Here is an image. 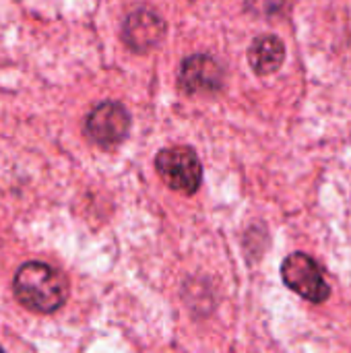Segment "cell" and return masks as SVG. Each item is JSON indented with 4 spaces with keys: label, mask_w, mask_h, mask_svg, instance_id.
<instances>
[{
    "label": "cell",
    "mask_w": 351,
    "mask_h": 353,
    "mask_svg": "<svg viewBox=\"0 0 351 353\" xmlns=\"http://www.w3.org/2000/svg\"><path fill=\"white\" fill-rule=\"evenodd\" d=\"M12 290L25 308L39 314L56 312L68 298L66 277L56 267L39 261L25 263L17 271Z\"/></svg>",
    "instance_id": "6da1fadb"
},
{
    "label": "cell",
    "mask_w": 351,
    "mask_h": 353,
    "mask_svg": "<svg viewBox=\"0 0 351 353\" xmlns=\"http://www.w3.org/2000/svg\"><path fill=\"white\" fill-rule=\"evenodd\" d=\"M155 168L161 180L176 192L194 194L203 182V165L190 147H170L159 151Z\"/></svg>",
    "instance_id": "7a4b0ae2"
},
{
    "label": "cell",
    "mask_w": 351,
    "mask_h": 353,
    "mask_svg": "<svg viewBox=\"0 0 351 353\" xmlns=\"http://www.w3.org/2000/svg\"><path fill=\"white\" fill-rule=\"evenodd\" d=\"M281 279L292 292L300 294L312 304H323L331 296V288L325 281L319 265L304 252H294L283 261Z\"/></svg>",
    "instance_id": "3957f363"
},
{
    "label": "cell",
    "mask_w": 351,
    "mask_h": 353,
    "mask_svg": "<svg viewBox=\"0 0 351 353\" xmlns=\"http://www.w3.org/2000/svg\"><path fill=\"white\" fill-rule=\"evenodd\" d=\"M85 130L93 143L101 147H116L130 130V114L118 101L97 103L87 116Z\"/></svg>",
    "instance_id": "277c9868"
},
{
    "label": "cell",
    "mask_w": 351,
    "mask_h": 353,
    "mask_svg": "<svg viewBox=\"0 0 351 353\" xmlns=\"http://www.w3.org/2000/svg\"><path fill=\"white\" fill-rule=\"evenodd\" d=\"M178 83L188 95L215 93L223 85V68L209 54H192L182 62Z\"/></svg>",
    "instance_id": "5b68a950"
},
{
    "label": "cell",
    "mask_w": 351,
    "mask_h": 353,
    "mask_svg": "<svg viewBox=\"0 0 351 353\" xmlns=\"http://www.w3.org/2000/svg\"><path fill=\"white\" fill-rule=\"evenodd\" d=\"M122 35L130 50L147 52V50L155 48L161 41V37L166 35V23L155 10L137 8L126 17Z\"/></svg>",
    "instance_id": "8992f818"
},
{
    "label": "cell",
    "mask_w": 351,
    "mask_h": 353,
    "mask_svg": "<svg viewBox=\"0 0 351 353\" xmlns=\"http://www.w3.org/2000/svg\"><path fill=\"white\" fill-rule=\"evenodd\" d=\"M285 58V46L277 35H261L248 50V62L259 74L277 72Z\"/></svg>",
    "instance_id": "52a82bcc"
},
{
    "label": "cell",
    "mask_w": 351,
    "mask_h": 353,
    "mask_svg": "<svg viewBox=\"0 0 351 353\" xmlns=\"http://www.w3.org/2000/svg\"><path fill=\"white\" fill-rule=\"evenodd\" d=\"M248 8L261 17H273L279 14L285 6V0H246Z\"/></svg>",
    "instance_id": "ba28073f"
},
{
    "label": "cell",
    "mask_w": 351,
    "mask_h": 353,
    "mask_svg": "<svg viewBox=\"0 0 351 353\" xmlns=\"http://www.w3.org/2000/svg\"><path fill=\"white\" fill-rule=\"evenodd\" d=\"M0 350H2V345H0Z\"/></svg>",
    "instance_id": "9c48e42d"
}]
</instances>
